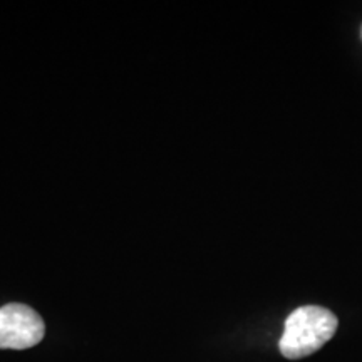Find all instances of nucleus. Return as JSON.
I'll use <instances>...</instances> for the list:
<instances>
[{"label": "nucleus", "instance_id": "obj_1", "mask_svg": "<svg viewBox=\"0 0 362 362\" xmlns=\"http://www.w3.org/2000/svg\"><path fill=\"white\" fill-rule=\"evenodd\" d=\"M337 317L319 305H304L292 312L285 320L279 349L287 359H302L314 354L334 337Z\"/></svg>", "mask_w": 362, "mask_h": 362}, {"label": "nucleus", "instance_id": "obj_3", "mask_svg": "<svg viewBox=\"0 0 362 362\" xmlns=\"http://www.w3.org/2000/svg\"><path fill=\"white\" fill-rule=\"evenodd\" d=\"M361 37H362V29H361Z\"/></svg>", "mask_w": 362, "mask_h": 362}, {"label": "nucleus", "instance_id": "obj_2", "mask_svg": "<svg viewBox=\"0 0 362 362\" xmlns=\"http://www.w3.org/2000/svg\"><path fill=\"white\" fill-rule=\"evenodd\" d=\"M42 317L24 304L0 307V349H29L44 339Z\"/></svg>", "mask_w": 362, "mask_h": 362}]
</instances>
